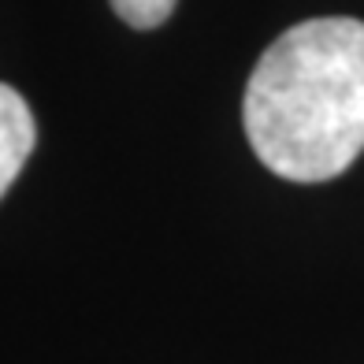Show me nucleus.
<instances>
[{
	"label": "nucleus",
	"mask_w": 364,
	"mask_h": 364,
	"mask_svg": "<svg viewBox=\"0 0 364 364\" xmlns=\"http://www.w3.org/2000/svg\"><path fill=\"white\" fill-rule=\"evenodd\" d=\"M242 123L279 178L342 175L364 153V23L331 15L279 34L250 75Z\"/></svg>",
	"instance_id": "f257e3e1"
},
{
	"label": "nucleus",
	"mask_w": 364,
	"mask_h": 364,
	"mask_svg": "<svg viewBox=\"0 0 364 364\" xmlns=\"http://www.w3.org/2000/svg\"><path fill=\"white\" fill-rule=\"evenodd\" d=\"M34 141H38V127H34V115H30V105L23 101L19 90L0 82V197L19 178L23 164L34 153Z\"/></svg>",
	"instance_id": "f03ea898"
},
{
	"label": "nucleus",
	"mask_w": 364,
	"mask_h": 364,
	"mask_svg": "<svg viewBox=\"0 0 364 364\" xmlns=\"http://www.w3.org/2000/svg\"><path fill=\"white\" fill-rule=\"evenodd\" d=\"M112 8L127 26L153 30L160 23H168V15L175 11V0H112Z\"/></svg>",
	"instance_id": "7ed1b4c3"
}]
</instances>
